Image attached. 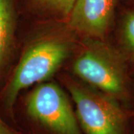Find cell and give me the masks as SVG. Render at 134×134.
<instances>
[{
    "label": "cell",
    "mask_w": 134,
    "mask_h": 134,
    "mask_svg": "<svg viewBox=\"0 0 134 134\" xmlns=\"http://www.w3.org/2000/svg\"><path fill=\"white\" fill-rule=\"evenodd\" d=\"M72 70L83 81L121 103L132 99L131 74L114 44L100 39L87 40Z\"/></svg>",
    "instance_id": "1"
},
{
    "label": "cell",
    "mask_w": 134,
    "mask_h": 134,
    "mask_svg": "<svg viewBox=\"0 0 134 134\" xmlns=\"http://www.w3.org/2000/svg\"><path fill=\"white\" fill-rule=\"evenodd\" d=\"M69 44L58 38L40 40L25 49L5 91L7 107L11 110L19 92L52 77L69 54Z\"/></svg>",
    "instance_id": "2"
},
{
    "label": "cell",
    "mask_w": 134,
    "mask_h": 134,
    "mask_svg": "<svg viewBox=\"0 0 134 134\" xmlns=\"http://www.w3.org/2000/svg\"><path fill=\"white\" fill-rule=\"evenodd\" d=\"M77 118L86 134H132L130 115L119 100L98 90L68 83Z\"/></svg>",
    "instance_id": "3"
},
{
    "label": "cell",
    "mask_w": 134,
    "mask_h": 134,
    "mask_svg": "<svg viewBox=\"0 0 134 134\" xmlns=\"http://www.w3.org/2000/svg\"><path fill=\"white\" fill-rule=\"evenodd\" d=\"M25 107L34 121L55 134H81L66 94L54 83L36 86L27 96Z\"/></svg>",
    "instance_id": "4"
},
{
    "label": "cell",
    "mask_w": 134,
    "mask_h": 134,
    "mask_svg": "<svg viewBox=\"0 0 134 134\" xmlns=\"http://www.w3.org/2000/svg\"><path fill=\"white\" fill-rule=\"evenodd\" d=\"M119 0H77L69 25L88 37L104 40L114 27Z\"/></svg>",
    "instance_id": "5"
},
{
    "label": "cell",
    "mask_w": 134,
    "mask_h": 134,
    "mask_svg": "<svg viewBox=\"0 0 134 134\" xmlns=\"http://www.w3.org/2000/svg\"><path fill=\"white\" fill-rule=\"evenodd\" d=\"M114 45L125 58L131 74L134 71V8L130 7L121 13Z\"/></svg>",
    "instance_id": "6"
},
{
    "label": "cell",
    "mask_w": 134,
    "mask_h": 134,
    "mask_svg": "<svg viewBox=\"0 0 134 134\" xmlns=\"http://www.w3.org/2000/svg\"><path fill=\"white\" fill-rule=\"evenodd\" d=\"M15 33L13 0H0V75L9 57Z\"/></svg>",
    "instance_id": "7"
},
{
    "label": "cell",
    "mask_w": 134,
    "mask_h": 134,
    "mask_svg": "<svg viewBox=\"0 0 134 134\" xmlns=\"http://www.w3.org/2000/svg\"><path fill=\"white\" fill-rule=\"evenodd\" d=\"M77 0H34L40 7L57 14L69 16Z\"/></svg>",
    "instance_id": "8"
},
{
    "label": "cell",
    "mask_w": 134,
    "mask_h": 134,
    "mask_svg": "<svg viewBox=\"0 0 134 134\" xmlns=\"http://www.w3.org/2000/svg\"><path fill=\"white\" fill-rule=\"evenodd\" d=\"M0 134H14V132L5 125L4 121L0 119Z\"/></svg>",
    "instance_id": "9"
},
{
    "label": "cell",
    "mask_w": 134,
    "mask_h": 134,
    "mask_svg": "<svg viewBox=\"0 0 134 134\" xmlns=\"http://www.w3.org/2000/svg\"><path fill=\"white\" fill-rule=\"evenodd\" d=\"M127 1H129L133 4V6H131V8H134V0H127Z\"/></svg>",
    "instance_id": "10"
},
{
    "label": "cell",
    "mask_w": 134,
    "mask_h": 134,
    "mask_svg": "<svg viewBox=\"0 0 134 134\" xmlns=\"http://www.w3.org/2000/svg\"><path fill=\"white\" fill-rule=\"evenodd\" d=\"M132 134H134V126L132 128Z\"/></svg>",
    "instance_id": "11"
},
{
    "label": "cell",
    "mask_w": 134,
    "mask_h": 134,
    "mask_svg": "<svg viewBox=\"0 0 134 134\" xmlns=\"http://www.w3.org/2000/svg\"><path fill=\"white\" fill-rule=\"evenodd\" d=\"M132 115H133L134 116V112H133V113H132Z\"/></svg>",
    "instance_id": "12"
}]
</instances>
